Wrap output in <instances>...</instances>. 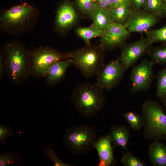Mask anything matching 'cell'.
<instances>
[{
	"instance_id": "1",
	"label": "cell",
	"mask_w": 166,
	"mask_h": 166,
	"mask_svg": "<svg viewBox=\"0 0 166 166\" xmlns=\"http://www.w3.org/2000/svg\"><path fill=\"white\" fill-rule=\"evenodd\" d=\"M40 13L35 6L22 1L8 9L2 8L0 13V30L10 36L23 35L35 29Z\"/></svg>"
},
{
	"instance_id": "2",
	"label": "cell",
	"mask_w": 166,
	"mask_h": 166,
	"mask_svg": "<svg viewBox=\"0 0 166 166\" xmlns=\"http://www.w3.org/2000/svg\"><path fill=\"white\" fill-rule=\"evenodd\" d=\"M2 51L5 60L6 74L15 85H20L30 75V50L22 41L13 40L6 42Z\"/></svg>"
},
{
	"instance_id": "3",
	"label": "cell",
	"mask_w": 166,
	"mask_h": 166,
	"mask_svg": "<svg viewBox=\"0 0 166 166\" xmlns=\"http://www.w3.org/2000/svg\"><path fill=\"white\" fill-rule=\"evenodd\" d=\"M103 89L95 83L78 84L74 89L71 99L77 111L83 116L90 118L103 109L106 100Z\"/></svg>"
},
{
	"instance_id": "4",
	"label": "cell",
	"mask_w": 166,
	"mask_h": 166,
	"mask_svg": "<svg viewBox=\"0 0 166 166\" xmlns=\"http://www.w3.org/2000/svg\"><path fill=\"white\" fill-rule=\"evenodd\" d=\"M141 113L144 121V138L166 141V114L159 103L153 100L146 101L142 104Z\"/></svg>"
},
{
	"instance_id": "5",
	"label": "cell",
	"mask_w": 166,
	"mask_h": 166,
	"mask_svg": "<svg viewBox=\"0 0 166 166\" xmlns=\"http://www.w3.org/2000/svg\"><path fill=\"white\" fill-rule=\"evenodd\" d=\"M105 50L100 45H86L69 53L73 65L84 76L97 75L105 64Z\"/></svg>"
},
{
	"instance_id": "6",
	"label": "cell",
	"mask_w": 166,
	"mask_h": 166,
	"mask_svg": "<svg viewBox=\"0 0 166 166\" xmlns=\"http://www.w3.org/2000/svg\"><path fill=\"white\" fill-rule=\"evenodd\" d=\"M97 136L96 131L93 127L85 124L72 126L66 130L63 143L72 154L81 155L94 148Z\"/></svg>"
},
{
	"instance_id": "7",
	"label": "cell",
	"mask_w": 166,
	"mask_h": 166,
	"mask_svg": "<svg viewBox=\"0 0 166 166\" xmlns=\"http://www.w3.org/2000/svg\"><path fill=\"white\" fill-rule=\"evenodd\" d=\"M69 58V53L62 52L49 46H39L34 49L30 50V75L38 79L45 78L54 63Z\"/></svg>"
},
{
	"instance_id": "8",
	"label": "cell",
	"mask_w": 166,
	"mask_h": 166,
	"mask_svg": "<svg viewBox=\"0 0 166 166\" xmlns=\"http://www.w3.org/2000/svg\"><path fill=\"white\" fill-rule=\"evenodd\" d=\"M79 17L70 0H63L57 9L53 31L62 36L65 35L77 24Z\"/></svg>"
},
{
	"instance_id": "9",
	"label": "cell",
	"mask_w": 166,
	"mask_h": 166,
	"mask_svg": "<svg viewBox=\"0 0 166 166\" xmlns=\"http://www.w3.org/2000/svg\"><path fill=\"white\" fill-rule=\"evenodd\" d=\"M126 70L118 57L104 64L96 75L95 84L103 90L113 89L119 83Z\"/></svg>"
},
{
	"instance_id": "10",
	"label": "cell",
	"mask_w": 166,
	"mask_h": 166,
	"mask_svg": "<svg viewBox=\"0 0 166 166\" xmlns=\"http://www.w3.org/2000/svg\"><path fill=\"white\" fill-rule=\"evenodd\" d=\"M154 65L151 60L144 59L133 67L130 76L131 93L144 91L149 88L153 79V67Z\"/></svg>"
},
{
	"instance_id": "11",
	"label": "cell",
	"mask_w": 166,
	"mask_h": 166,
	"mask_svg": "<svg viewBox=\"0 0 166 166\" xmlns=\"http://www.w3.org/2000/svg\"><path fill=\"white\" fill-rule=\"evenodd\" d=\"M129 33L124 25L112 22L103 31L99 45L105 50L121 47L125 43Z\"/></svg>"
},
{
	"instance_id": "12",
	"label": "cell",
	"mask_w": 166,
	"mask_h": 166,
	"mask_svg": "<svg viewBox=\"0 0 166 166\" xmlns=\"http://www.w3.org/2000/svg\"><path fill=\"white\" fill-rule=\"evenodd\" d=\"M152 44L146 38H142L130 43H124L121 47L119 57L126 69L134 65L148 51Z\"/></svg>"
},
{
	"instance_id": "13",
	"label": "cell",
	"mask_w": 166,
	"mask_h": 166,
	"mask_svg": "<svg viewBox=\"0 0 166 166\" xmlns=\"http://www.w3.org/2000/svg\"><path fill=\"white\" fill-rule=\"evenodd\" d=\"M160 18L143 10H133L124 26L130 33L146 32L156 24Z\"/></svg>"
},
{
	"instance_id": "14",
	"label": "cell",
	"mask_w": 166,
	"mask_h": 166,
	"mask_svg": "<svg viewBox=\"0 0 166 166\" xmlns=\"http://www.w3.org/2000/svg\"><path fill=\"white\" fill-rule=\"evenodd\" d=\"M99 158L100 166H111L116 162L114 156L113 147L109 135H104L97 138L94 145Z\"/></svg>"
},
{
	"instance_id": "15",
	"label": "cell",
	"mask_w": 166,
	"mask_h": 166,
	"mask_svg": "<svg viewBox=\"0 0 166 166\" xmlns=\"http://www.w3.org/2000/svg\"><path fill=\"white\" fill-rule=\"evenodd\" d=\"M73 65L72 59L57 61L51 66L45 77V85L52 87L61 82L66 76L68 68Z\"/></svg>"
},
{
	"instance_id": "16",
	"label": "cell",
	"mask_w": 166,
	"mask_h": 166,
	"mask_svg": "<svg viewBox=\"0 0 166 166\" xmlns=\"http://www.w3.org/2000/svg\"><path fill=\"white\" fill-rule=\"evenodd\" d=\"M148 154L152 165L166 166V144L154 140L149 145Z\"/></svg>"
},
{
	"instance_id": "17",
	"label": "cell",
	"mask_w": 166,
	"mask_h": 166,
	"mask_svg": "<svg viewBox=\"0 0 166 166\" xmlns=\"http://www.w3.org/2000/svg\"><path fill=\"white\" fill-rule=\"evenodd\" d=\"M108 135L111 139L113 148H121L124 151L128 149L127 145L130 133L126 127L112 125Z\"/></svg>"
},
{
	"instance_id": "18",
	"label": "cell",
	"mask_w": 166,
	"mask_h": 166,
	"mask_svg": "<svg viewBox=\"0 0 166 166\" xmlns=\"http://www.w3.org/2000/svg\"><path fill=\"white\" fill-rule=\"evenodd\" d=\"M91 19L94 25L103 32L112 23L110 10H104L98 6L93 12Z\"/></svg>"
},
{
	"instance_id": "19",
	"label": "cell",
	"mask_w": 166,
	"mask_h": 166,
	"mask_svg": "<svg viewBox=\"0 0 166 166\" xmlns=\"http://www.w3.org/2000/svg\"><path fill=\"white\" fill-rule=\"evenodd\" d=\"M132 10L131 4H123L112 8L110 10L112 22L124 25Z\"/></svg>"
},
{
	"instance_id": "20",
	"label": "cell",
	"mask_w": 166,
	"mask_h": 166,
	"mask_svg": "<svg viewBox=\"0 0 166 166\" xmlns=\"http://www.w3.org/2000/svg\"><path fill=\"white\" fill-rule=\"evenodd\" d=\"M74 31L75 34L84 41L86 45H91L90 41L91 39L101 37L103 32L97 28L93 23L87 27H77Z\"/></svg>"
},
{
	"instance_id": "21",
	"label": "cell",
	"mask_w": 166,
	"mask_h": 166,
	"mask_svg": "<svg viewBox=\"0 0 166 166\" xmlns=\"http://www.w3.org/2000/svg\"><path fill=\"white\" fill-rule=\"evenodd\" d=\"M75 1L79 16L91 19L97 6L95 2L93 0H75Z\"/></svg>"
},
{
	"instance_id": "22",
	"label": "cell",
	"mask_w": 166,
	"mask_h": 166,
	"mask_svg": "<svg viewBox=\"0 0 166 166\" xmlns=\"http://www.w3.org/2000/svg\"><path fill=\"white\" fill-rule=\"evenodd\" d=\"M148 53L154 64L166 66V43L157 47L151 46Z\"/></svg>"
},
{
	"instance_id": "23",
	"label": "cell",
	"mask_w": 166,
	"mask_h": 166,
	"mask_svg": "<svg viewBox=\"0 0 166 166\" xmlns=\"http://www.w3.org/2000/svg\"><path fill=\"white\" fill-rule=\"evenodd\" d=\"M23 160L24 159L15 151L9 153H0V166H18L21 164Z\"/></svg>"
},
{
	"instance_id": "24",
	"label": "cell",
	"mask_w": 166,
	"mask_h": 166,
	"mask_svg": "<svg viewBox=\"0 0 166 166\" xmlns=\"http://www.w3.org/2000/svg\"><path fill=\"white\" fill-rule=\"evenodd\" d=\"M123 116L132 129L139 130L144 127V121L141 115L132 112H127L123 113Z\"/></svg>"
},
{
	"instance_id": "25",
	"label": "cell",
	"mask_w": 166,
	"mask_h": 166,
	"mask_svg": "<svg viewBox=\"0 0 166 166\" xmlns=\"http://www.w3.org/2000/svg\"><path fill=\"white\" fill-rule=\"evenodd\" d=\"M164 8L163 0H146L143 10L162 18Z\"/></svg>"
},
{
	"instance_id": "26",
	"label": "cell",
	"mask_w": 166,
	"mask_h": 166,
	"mask_svg": "<svg viewBox=\"0 0 166 166\" xmlns=\"http://www.w3.org/2000/svg\"><path fill=\"white\" fill-rule=\"evenodd\" d=\"M145 33L146 38L152 44L157 42L166 43V25L157 29L149 30Z\"/></svg>"
},
{
	"instance_id": "27",
	"label": "cell",
	"mask_w": 166,
	"mask_h": 166,
	"mask_svg": "<svg viewBox=\"0 0 166 166\" xmlns=\"http://www.w3.org/2000/svg\"><path fill=\"white\" fill-rule=\"evenodd\" d=\"M156 95L161 101L166 97V66L159 73L156 84Z\"/></svg>"
},
{
	"instance_id": "28",
	"label": "cell",
	"mask_w": 166,
	"mask_h": 166,
	"mask_svg": "<svg viewBox=\"0 0 166 166\" xmlns=\"http://www.w3.org/2000/svg\"><path fill=\"white\" fill-rule=\"evenodd\" d=\"M121 159V162L124 166H145L146 164L135 156L128 149L124 151Z\"/></svg>"
},
{
	"instance_id": "29",
	"label": "cell",
	"mask_w": 166,
	"mask_h": 166,
	"mask_svg": "<svg viewBox=\"0 0 166 166\" xmlns=\"http://www.w3.org/2000/svg\"><path fill=\"white\" fill-rule=\"evenodd\" d=\"M43 152L45 156L48 157L54 163L53 166H71V164L62 161L57 156L50 145L46 147Z\"/></svg>"
},
{
	"instance_id": "30",
	"label": "cell",
	"mask_w": 166,
	"mask_h": 166,
	"mask_svg": "<svg viewBox=\"0 0 166 166\" xmlns=\"http://www.w3.org/2000/svg\"><path fill=\"white\" fill-rule=\"evenodd\" d=\"M13 130L10 125H0V143L5 144L8 138L13 136Z\"/></svg>"
},
{
	"instance_id": "31",
	"label": "cell",
	"mask_w": 166,
	"mask_h": 166,
	"mask_svg": "<svg viewBox=\"0 0 166 166\" xmlns=\"http://www.w3.org/2000/svg\"><path fill=\"white\" fill-rule=\"evenodd\" d=\"M97 6L106 10H110L113 7V0H96Z\"/></svg>"
},
{
	"instance_id": "32",
	"label": "cell",
	"mask_w": 166,
	"mask_h": 166,
	"mask_svg": "<svg viewBox=\"0 0 166 166\" xmlns=\"http://www.w3.org/2000/svg\"><path fill=\"white\" fill-rule=\"evenodd\" d=\"M6 64L5 60L3 53L0 50V81L2 79L5 73H6Z\"/></svg>"
},
{
	"instance_id": "33",
	"label": "cell",
	"mask_w": 166,
	"mask_h": 166,
	"mask_svg": "<svg viewBox=\"0 0 166 166\" xmlns=\"http://www.w3.org/2000/svg\"><path fill=\"white\" fill-rule=\"evenodd\" d=\"M133 10H140L143 7L146 0H129Z\"/></svg>"
},
{
	"instance_id": "34",
	"label": "cell",
	"mask_w": 166,
	"mask_h": 166,
	"mask_svg": "<svg viewBox=\"0 0 166 166\" xmlns=\"http://www.w3.org/2000/svg\"><path fill=\"white\" fill-rule=\"evenodd\" d=\"M113 8L123 4H131L129 0H113Z\"/></svg>"
},
{
	"instance_id": "35",
	"label": "cell",
	"mask_w": 166,
	"mask_h": 166,
	"mask_svg": "<svg viewBox=\"0 0 166 166\" xmlns=\"http://www.w3.org/2000/svg\"><path fill=\"white\" fill-rule=\"evenodd\" d=\"M163 0L164 3V8L162 18L163 17H166V0Z\"/></svg>"
},
{
	"instance_id": "36",
	"label": "cell",
	"mask_w": 166,
	"mask_h": 166,
	"mask_svg": "<svg viewBox=\"0 0 166 166\" xmlns=\"http://www.w3.org/2000/svg\"><path fill=\"white\" fill-rule=\"evenodd\" d=\"M161 101L163 103L164 107L166 109V97L162 99Z\"/></svg>"
},
{
	"instance_id": "37",
	"label": "cell",
	"mask_w": 166,
	"mask_h": 166,
	"mask_svg": "<svg viewBox=\"0 0 166 166\" xmlns=\"http://www.w3.org/2000/svg\"><path fill=\"white\" fill-rule=\"evenodd\" d=\"M21 0V1H22V0Z\"/></svg>"
}]
</instances>
